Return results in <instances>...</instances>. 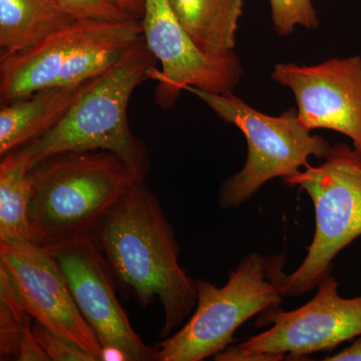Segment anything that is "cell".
I'll list each match as a JSON object with an SVG mask.
<instances>
[{"label":"cell","instance_id":"cell-1","mask_svg":"<svg viewBox=\"0 0 361 361\" xmlns=\"http://www.w3.org/2000/svg\"><path fill=\"white\" fill-rule=\"evenodd\" d=\"M116 280L144 308L158 298L161 336L180 329L197 304L196 280L180 264V249L157 195L139 182L94 234Z\"/></svg>","mask_w":361,"mask_h":361},{"label":"cell","instance_id":"cell-2","mask_svg":"<svg viewBox=\"0 0 361 361\" xmlns=\"http://www.w3.org/2000/svg\"><path fill=\"white\" fill-rule=\"evenodd\" d=\"M157 59L144 35L133 42L108 70L90 80L66 115L39 139L16 153L30 169L54 154L71 151H108L146 182L149 154L130 128L128 106L135 90L149 78Z\"/></svg>","mask_w":361,"mask_h":361},{"label":"cell","instance_id":"cell-3","mask_svg":"<svg viewBox=\"0 0 361 361\" xmlns=\"http://www.w3.org/2000/svg\"><path fill=\"white\" fill-rule=\"evenodd\" d=\"M30 174L33 243L44 247L94 235L142 182L108 151L54 154L33 166Z\"/></svg>","mask_w":361,"mask_h":361},{"label":"cell","instance_id":"cell-4","mask_svg":"<svg viewBox=\"0 0 361 361\" xmlns=\"http://www.w3.org/2000/svg\"><path fill=\"white\" fill-rule=\"evenodd\" d=\"M324 160L283 179L305 191L315 211L314 237L301 265L285 275L284 256L269 257L271 279L283 297L317 288L339 252L361 236V152L341 142L331 146Z\"/></svg>","mask_w":361,"mask_h":361},{"label":"cell","instance_id":"cell-5","mask_svg":"<svg viewBox=\"0 0 361 361\" xmlns=\"http://www.w3.org/2000/svg\"><path fill=\"white\" fill-rule=\"evenodd\" d=\"M142 30L137 18L77 20L30 49L0 56L1 103L97 77L123 56Z\"/></svg>","mask_w":361,"mask_h":361},{"label":"cell","instance_id":"cell-6","mask_svg":"<svg viewBox=\"0 0 361 361\" xmlns=\"http://www.w3.org/2000/svg\"><path fill=\"white\" fill-rule=\"evenodd\" d=\"M185 90L198 97L221 120L234 125L245 135V164L221 187L223 209L241 206L268 180L296 174L300 168L310 166V157L325 159L331 148L320 135H311L296 111L269 116L252 108L232 92L213 94L192 87Z\"/></svg>","mask_w":361,"mask_h":361},{"label":"cell","instance_id":"cell-7","mask_svg":"<svg viewBox=\"0 0 361 361\" xmlns=\"http://www.w3.org/2000/svg\"><path fill=\"white\" fill-rule=\"evenodd\" d=\"M197 304L187 322L159 344L158 361H201L234 341L247 320L282 303L270 277L269 257L249 253L230 272L223 287L196 280Z\"/></svg>","mask_w":361,"mask_h":361},{"label":"cell","instance_id":"cell-8","mask_svg":"<svg viewBox=\"0 0 361 361\" xmlns=\"http://www.w3.org/2000/svg\"><path fill=\"white\" fill-rule=\"evenodd\" d=\"M258 326L270 329L237 346H228L217 361L298 360L311 353L332 350L342 342L361 336V296L343 298L336 277L323 278L312 299L290 311L272 308L260 313Z\"/></svg>","mask_w":361,"mask_h":361},{"label":"cell","instance_id":"cell-9","mask_svg":"<svg viewBox=\"0 0 361 361\" xmlns=\"http://www.w3.org/2000/svg\"><path fill=\"white\" fill-rule=\"evenodd\" d=\"M142 35L161 70L149 71L156 80L155 101L161 110L174 108L187 87L213 94L233 92L242 68L234 51L214 54L202 51L184 30L169 0H145Z\"/></svg>","mask_w":361,"mask_h":361},{"label":"cell","instance_id":"cell-10","mask_svg":"<svg viewBox=\"0 0 361 361\" xmlns=\"http://www.w3.org/2000/svg\"><path fill=\"white\" fill-rule=\"evenodd\" d=\"M47 248L63 271L78 310L94 330L102 349H118L129 361H158V349L142 341L118 302L115 275L94 235Z\"/></svg>","mask_w":361,"mask_h":361},{"label":"cell","instance_id":"cell-11","mask_svg":"<svg viewBox=\"0 0 361 361\" xmlns=\"http://www.w3.org/2000/svg\"><path fill=\"white\" fill-rule=\"evenodd\" d=\"M0 268L33 320L101 361V343L78 310L65 275L47 247L32 242L0 243Z\"/></svg>","mask_w":361,"mask_h":361},{"label":"cell","instance_id":"cell-12","mask_svg":"<svg viewBox=\"0 0 361 361\" xmlns=\"http://www.w3.org/2000/svg\"><path fill=\"white\" fill-rule=\"evenodd\" d=\"M271 78L293 92L297 116L306 129L341 133L361 152L360 56L316 66L277 63Z\"/></svg>","mask_w":361,"mask_h":361},{"label":"cell","instance_id":"cell-13","mask_svg":"<svg viewBox=\"0 0 361 361\" xmlns=\"http://www.w3.org/2000/svg\"><path fill=\"white\" fill-rule=\"evenodd\" d=\"M90 80L40 90L30 96L1 103L0 157L23 148L54 128L82 96Z\"/></svg>","mask_w":361,"mask_h":361},{"label":"cell","instance_id":"cell-14","mask_svg":"<svg viewBox=\"0 0 361 361\" xmlns=\"http://www.w3.org/2000/svg\"><path fill=\"white\" fill-rule=\"evenodd\" d=\"M75 21L56 0H0V56L30 49Z\"/></svg>","mask_w":361,"mask_h":361},{"label":"cell","instance_id":"cell-15","mask_svg":"<svg viewBox=\"0 0 361 361\" xmlns=\"http://www.w3.org/2000/svg\"><path fill=\"white\" fill-rule=\"evenodd\" d=\"M184 30L202 51H234L244 0H169Z\"/></svg>","mask_w":361,"mask_h":361},{"label":"cell","instance_id":"cell-16","mask_svg":"<svg viewBox=\"0 0 361 361\" xmlns=\"http://www.w3.org/2000/svg\"><path fill=\"white\" fill-rule=\"evenodd\" d=\"M27 161L16 151L0 163V243L32 242L30 220L32 180Z\"/></svg>","mask_w":361,"mask_h":361},{"label":"cell","instance_id":"cell-17","mask_svg":"<svg viewBox=\"0 0 361 361\" xmlns=\"http://www.w3.org/2000/svg\"><path fill=\"white\" fill-rule=\"evenodd\" d=\"M32 334V317L21 305L6 271L0 268V360H18L21 344Z\"/></svg>","mask_w":361,"mask_h":361},{"label":"cell","instance_id":"cell-18","mask_svg":"<svg viewBox=\"0 0 361 361\" xmlns=\"http://www.w3.org/2000/svg\"><path fill=\"white\" fill-rule=\"evenodd\" d=\"M271 18L275 32L288 37L297 26L306 30L319 27V20L312 0H269Z\"/></svg>","mask_w":361,"mask_h":361},{"label":"cell","instance_id":"cell-19","mask_svg":"<svg viewBox=\"0 0 361 361\" xmlns=\"http://www.w3.org/2000/svg\"><path fill=\"white\" fill-rule=\"evenodd\" d=\"M56 1L75 20L120 21L135 18L123 11L118 0H56Z\"/></svg>","mask_w":361,"mask_h":361},{"label":"cell","instance_id":"cell-20","mask_svg":"<svg viewBox=\"0 0 361 361\" xmlns=\"http://www.w3.org/2000/svg\"><path fill=\"white\" fill-rule=\"evenodd\" d=\"M33 334L52 361H97L96 358L65 337L54 334L39 322H32Z\"/></svg>","mask_w":361,"mask_h":361},{"label":"cell","instance_id":"cell-21","mask_svg":"<svg viewBox=\"0 0 361 361\" xmlns=\"http://www.w3.org/2000/svg\"><path fill=\"white\" fill-rule=\"evenodd\" d=\"M327 361H361V337L356 339L349 348L339 351L336 355L325 358Z\"/></svg>","mask_w":361,"mask_h":361},{"label":"cell","instance_id":"cell-22","mask_svg":"<svg viewBox=\"0 0 361 361\" xmlns=\"http://www.w3.org/2000/svg\"><path fill=\"white\" fill-rule=\"evenodd\" d=\"M123 11L135 18L142 20L145 13V0H118Z\"/></svg>","mask_w":361,"mask_h":361}]
</instances>
